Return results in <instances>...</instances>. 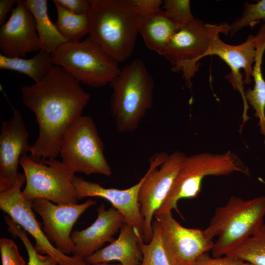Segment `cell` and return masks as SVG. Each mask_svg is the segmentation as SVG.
Segmentation results:
<instances>
[{
	"label": "cell",
	"mask_w": 265,
	"mask_h": 265,
	"mask_svg": "<svg viewBox=\"0 0 265 265\" xmlns=\"http://www.w3.org/2000/svg\"><path fill=\"white\" fill-rule=\"evenodd\" d=\"M96 201L88 199L82 204H54L36 199L32 208L43 220L42 230L48 240L62 253L72 254L75 244L71 238L73 227L81 215Z\"/></svg>",
	"instance_id": "obj_14"
},
{
	"label": "cell",
	"mask_w": 265,
	"mask_h": 265,
	"mask_svg": "<svg viewBox=\"0 0 265 265\" xmlns=\"http://www.w3.org/2000/svg\"><path fill=\"white\" fill-rule=\"evenodd\" d=\"M25 105L35 114L39 134L29 156L37 162L56 159L67 130L82 115L90 98L80 83L54 65L41 81L21 89Z\"/></svg>",
	"instance_id": "obj_1"
},
{
	"label": "cell",
	"mask_w": 265,
	"mask_h": 265,
	"mask_svg": "<svg viewBox=\"0 0 265 265\" xmlns=\"http://www.w3.org/2000/svg\"><path fill=\"white\" fill-rule=\"evenodd\" d=\"M0 253L2 265H26L17 245L11 239H0Z\"/></svg>",
	"instance_id": "obj_29"
},
{
	"label": "cell",
	"mask_w": 265,
	"mask_h": 265,
	"mask_svg": "<svg viewBox=\"0 0 265 265\" xmlns=\"http://www.w3.org/2000/svg\"><path fill=\"white\" fill-rule=\"evenodd\" d=\"M186 157L184 153L175 151L170 155L159 153L149 159L150 166L138 193L144 243H149L152 239L153 216L166 199Z\"/></svg>",
	"instance_id": "obj_9"
},
{
	"label": "cell",
	"mask_w": 265,
	"mask_h": 265,
	"mask_svg": "<svg viewBox=\"0 0 265 265\" xmlns=\"http://www.w3.org/2000/svg\"><path fill=\"white\" fill-rule=\"evenodd\" d=\"M134 9L140 16L150 15L161 10V0H132Z\"/></svg>",
	"instance_id": "obj_31"
},
{
	"label": "cell",
	"mask_w": 265,
	"mask_h": 265,
	"mask_svg": "<svg viewBox=\"0 0 265 265\" xmlns=\"http://www.w3.org/2000/svg\"><path fill=\"white\" fill-rule=\"evenodd\" d=\"M26 183L24 174L20 173L12 188L0 192V209L35 239L34 248L39 253L54 259L58 265H89L82 259L65 255L48 240L32 208V201L25 199L21 188Z\"/></svg>",
	"instance_id": "obj_10"
},
{
	"label": "cell",
	"mask_w": 265,
	"mask_h": 265,
	"mask_svg": "<svg viewBox=\"0 0 265 265\" xmlns=\"http://www.w3.org/2000/svg\"><path fill=\"white\" fill-rule=\"evenodd\" d=\"M57 11V20L54 23L60 34L67 42H75L89 34V28L87 14H75L53 0Z\"/></svg>",
	"instance_id": "obj_23"
},
{
	"label": "cell",
	"mask_w": 265,
	"mask_h": 265,
	"mask_svg": "<svg viewBox=\"0 0 265 265\" xmlns=\"http://www.w3.org/2000/svg\"><path fill=\"white\" fill-rule=\"evenodd\" d=\"M113 89L111 110L117 131L135 130L153 105L155 82L144 61L126 64L110 82Z\"/></svg>",
	"instance_id": "obj_3"
},
{
	"label": "cell",
	"mask_w": 265,
	"mask_h": 265,
	"mask_svg": "<svg viewBox=\"0 0 265 265\" xmlns=\"http://www.w3.org/2000/svg\"><path fill=\"white\" fill-rule=\"evenodd\" d=\"M42 49L34 19L24 1L19 0L8 20L0 25V53L10 57H24Z\"/></svg>",
	"instance_id": "obj_16"
},
{
	"label": "cell",
	"mask_w": 265,
	"mask_h": 265,
	"mask_svg": "<svg viewBox=\"0 0 265 265\" xmlns=\"http://www.w3.org/2000/svg\"><path fill=\"white\" fill-rule=\"evenodd\" d=\"M89 36L117 62L132 54L141 16L132 0H90Z\"/></svg>",
	"instance_id": "obj_2"
},
{
	"label": "cell",
	"mask_w": 265,
	"mask_h": 265,
	"mask_svg": "<svg viewBox=\"0 0 265 265\" xmlns=\"http://www.w3.org/2000/svg\"><path fill=\"white\" fill-rule=\"evenodd\" d=\"M152 227L153 234L151 241L141 243L142 260L140 265H171L163 247L159 223L155 220Z\"/></svg>",
	"instance_id": "obj_26"
},
{
	"label": "cell",
	"mask_w": 265,
	"mask_h": 265,
	"mask_svg": "<svg viewBox=\"0 0 265 265\" xmlns=\"http://www.w3.org/2000/svg\"><path fill=\"white\" fill-rule=\"evenodd\" d=\"M193 265H252L236 258L225 256L224 257H211L208 253L200 256Z\"/></svg>",
	"instance_id": "obj_30"
},
{
	"label": "cell",
	"mask_w": 265,
	"mask_h": 265,
	"mask_svg": "<svg viewBox=\"0 0 265 265\" xmlns=\"http://www.w3.org/2000/svg\"><path fill=\"white\" fill-rule=\"evenodd\" d=\"M59 155L62 163L74 173L112 174L104 143L90 116H82L67 130L61 139Z\"/></svg>",
	"instance_id": "obj_7"
},
{
	"label": "cell",
	"mask_w": 265,
	"mask_h": 265,
	"mask_svg": "<svg viewBox=\"0 0 265 265\" xmlns=\"http://www.w3.org/2000/svg\"><path fill=\"white\" fill-rule=\"evenodd\" d=\"M51 58L54 65L92 87L110 83L120 70L118 62L89 36L83 41L63 43L51 53Z\"/></svg>",
	"instance_id": "obj_6"
},
{
	"label": "cell",
	"mask_w": 265,
	"mask_h": 265,
	"mask_svg": "<svg viewBox=\"0 0 265 265\" xmlns=\"http://www.w3.org/2000/svg\"><path fill=\"white\" fill-rule=\"evenodd\" d=\"M10 104V103H9ZM12 117L1 124L0 133V192L15 185L20 173L21 157L27 155L31 147L29 134L20 112L10 104Z\"/></svg>",
	"instance_id": "obj_15"
},
{
	"label": "cell",
	"mask_w": 265,
	"mask_h": 265,
	"mask_svg": "<svg viewBox=\"0 0 265 265\" xmlns=\"http://www.w3.org/2000/svg\"><path fill=\"white\" fill-rule=\"evenodd\" d=\"M162 4L165 14L179 26L195 18L192 14L189 0H164Z\"/></svg>",
	"instance_id": "obj_28"
},
{
	"label": "cell",
	"mask_w": 265,
	"mask_h": 265,
	"mask_svg": "<svg viewBox=\"0 0 265 265\" xmlns=\"http://www.w3.org/2000/svg\"><path fill=\"white\" fill-rule=\"evenodd\" d=\"M51 53L44 49L32 57H10L0 54V69L9 70L25 74L35 83L43 80L54 66Z\"/></svg>",
	"instance_id": "obj_22"
},
{
	"label": "cell",
	"mask_w": 265,
	"mask_h": 265,
	"mask_svg": "<svg viewBox=\"0 0 265 265\" xmlns=\"http://www.w3.org/2000/svg\"><path fill=\"white\" fill-rule=\"evenodd\" d=\"M154 217L160 225L163 247L171 265H193L200 256L212 250L214 242L204 230L183 226L171 212Z\"/></svg>",
	"instance_id": "obj_12"
},
{
	"label": "cell",
	"mask_w": 265,
	"mask_h": 265,
	"mask_svg": "<svg viewBox=\"0 0 265 265\" xmlns=\"http://www.w3.org/2000/svg\"><path fill=\"white\" fill-rule=\"evenodd\" d=\"M89 265H121L120 264H111L110 263H102Z\"/></svg>",
	"instance_id": "obj_34"
},
{
	"label": "cell",
	"mask_w": 265,
	"mask_h": 265,
	"mask_svg": "<svg viewBox=\"0 0 265 265\" xmlns=\"http://www.w3.org/2000/svg\"><path fill=\"white\" fill-rule=\"evenodd\" d=\"M19 0H0V24L5 22L8 13L13 10Z\"/></svg>",
	"instance_id": "obj_33"
},
{
	"label": "cell",
	"mask_w": 265,
	"mask_h": 265,
	"mask_svg": "<svg viewBox=\"0 0 265 265\" xmlns=\"http://www.w3.org/2000/svg\"><path fill=\"white\" fill-rule=\"evenodd\" d=\"M236 172L248 174L239 158L229 151L221 154L204 153L186 156L166 199L155 215L170 213L173 210L179 212L178 201L196 197L205 177L226 176Z\"/></svg>",
	"instance_id": "obj_5"
},
{
	"label": "cell",
	"mask_w": 265,
	"mask_h": 265,
	"mask_svg": "<svg viewBox=\"0 0 265 265\" xmlns=\"http://www.w3.org/2000/svg\"><path fill=\"white\" fill-rule=\"evenodd\" d=\"M225 256L252 265H265V224Z\"/></svg>",
	"instance_id": "obj_24"
},
{
	"label": "cell",
	"mask_w": 265,
	"mask_h": 265,
	"mask_svg": "<svg viewBox=\"0 0 265 265\" xmlns=\"http://www.w3.org/2000/svg\"><path fill=\"white\" fill-rule=\"evenodd\" d=\"M7 230L13 236L18 237L24 244L27 251V265H58L57 261L50 256L39 253L29 239L26 232L15 223L8 215L4 217Z\"/></svg>",
	"instance_id": "obj_27"
},
{
	"label": "cell",
	"mask_w": 265,
	"mask_h": 265,
	"mask_svg": "<svg viewBox=\"0 0 265 265\" xmlns=\"http://www.w3.org/2000/svg\"><path fill=\"white\" fill-rule=\"evenodd\" d=\"M63 8L79 15L87 14L90 7V0H56Z\"/></svg>",
	"instance_id": "obj_32"
},
{
	"label": "cell",
	"mask_w": 265,
	"mask_h": 265,
	"mask_svg": "<svg viewBox=\"0 0 265 265\" xmlns=\"http://www.w3.org/2000/svg\"><path fill=\"white\" fill-rule=\"evenodd\" d=\"M265 216V196L248 200L234 196L217 208L204 230L210 239L217 237L211 250L212 257L225 256L254 234L264 223Z\"/></svg>",
	"instance_id": "obj_4"
},
{
	"label": "cell",
	"mask_w": 265,
	"mask_h": 265,
	"mask_svg": "<svg viewBox=\"0 0 265 265\" xmlns=\"http://www.w3.org/2000/svg\"><path fill=\"white\" fill-rule=\"evenodd\" d=\"M142 241V234L132 226L124 223L116 239L84 260L89 265L118 261L121 265H140Z\"/></svg>",
	"instance_id": "obj_19"
},
{
	"label": "cell",
	"mask_w": 265,
	"mask_h": 265,
	"mask_svg": "<svg viewBox=\"0 0 265 265\" xmlns=\"http://www.w3.org/2000/svg\"><path fill=\"white\" fill-rule=\"evenodd\" d=\"M209 45V24L195 18L179 27L163 56L171 62L174 72H182L186 86L190 87L191 80L199 68V62L206 57Z\"/></svg>",
	"instance_id": "obj_11"
},
{
	"label": "cell",
	"mask_w": 265,
	"mask_h": 265,
	"mask_svg": "<svg viewBox=\"0 0 265 265\" xmlns=\"http://www.w3.org/2000/svg\"><path fill=\"white\" fill-rule=\"evenodd\" d=\"M97 211V218L90 226L72 233L75 244L73 256L84 260L101 249L106 242H112L115 239L113 236L125 223L123 215L112 206L106 210L102 203Z\"/></svg>",
	"instance_id": "obj_18"
},
{
	"label": "cell",
	"mask_w": 265,
	"mask_h": 265,
	"mask_svg": "<svg viewBox=\"0 0 265 265\" xmlns=\"http://www.w3.org/2000/svg\"><path fill=\"white\" fill-rule=\"evenodd\" d=\"M263 21L265 23V0H258L255 3L246 2L241 16L231 25L222 24V33L231 36L238 30L246 26H252Z\"/></svg>",
	"instance_id": "obj_25"
},
{
	"label": "cell",
	"mask_w": 265,
	"mask_h": 265,
	"mask_svg": "<svg viewBox=\"0 0 265 265\" xmlns=\"http://www.w3.org/2000/svg\"><path fill=\"white\" fill-rule=\"evenodd\" d=\"M179 27L161 10L141 16L138 31L146 46L163 56L169 41Z\"/></svg>",
	"instance_id": "obj_20"
},
{
	"label": "cell",
	"mask_w": 265,
	"mask_h": 265,
	"mask_svg": "<svg viewBox=\"0 0 265 265\" xmlns=\"http://www.w3.org/2000/svg\"><path fill=\"white\" fill-rule=\"evenodd\" d=\"M145 178V174L137 183L124 189L106 188L99 184L87 181L76 175L72 183L78 200L88 197H100L107 200L123 215L125 223L132 226L142 236L143 219L138 193Z\"/></svg>",
	"instance_id": "obj_17"
},
{
	"label": "cell",
	"mask_w": 265,
	"mask_h": 265,
	"mask_svg": "<svg viewBox=\"0 0 265 265\" xmlns=\"http://www.w3.org/2000/svg\"><path fill=\"white\" fill-rule=\"evenodd\" d=\"M20 164L26 177L22 191L25 199L30 201L44 199L56 204L78 203L72 183L75 173L61 161L50 159L37 162L25 155L21 157Z\"/></svg>",
	"instance_id": "obj_8"
},
{
	"label": "cell",
	"mask_w": 265,
	"mask_h": 265,
	"mask_svg": "<svg viewBox=\"0 0 265 265\" xmlns=\"http://www.w3.org/2000/svg\"><path fill=\"white\" fill-rule=\"evenodd\" d=\"M23 1L34 19L37 32L44 49L52 53L61 45L67 42L48 15L47 0Z\"/></svg>",
	"instance_id": "obj_21"
},
{
	"label": "cell",
	"mask_w": 265,
	"mask_h": 265,
	"mask_svg": "<svg viewBox=\"0 0 265 265\" xmlns=\"http://www.w3.org/2000/svg\"><path fill=\"white\" fill-rule=\"evenodd\" d=\"M210 45L206 54L217 55L230 68L231 72L227 76L235 89L239 91L244 103L243 115H247L249 108L245 99L243 85L252 81L253 66L256 55V35L249 34L243 43L238 45H231L222 41L221 24H209Z\"/></svg>",
	"instance_id": "obj_13"
}]
</instances>
